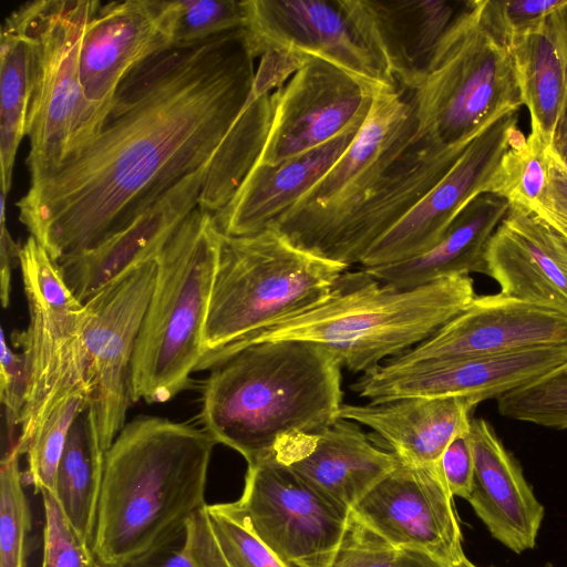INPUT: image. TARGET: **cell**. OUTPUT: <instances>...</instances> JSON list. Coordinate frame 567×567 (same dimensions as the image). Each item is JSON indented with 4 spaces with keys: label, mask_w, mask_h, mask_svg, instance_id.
I'll return each mask as SVG.
<instances>
[{
    "label": "cell",
    "mask_w": 567,
    "mask_h": 567,
    "mask_svg": "<svg viewBox=\"0 0 567 567\" xmlns=\"http://www.w3.org/2000/svg\"><path fill=\"white\" fill-rule=\"evenodd\" d=\"M256 59L241 29L144 62L97 134L30 184L19 220L56 262L122 229L214 159L251 104Z\"/></svg>",
    "instance_id": "cell-1"
},
{
    "label": "cell",
    "mask_w": 567,
    "mask_h": 567,
    "mask_svg": "<svg viewBox=\"0 0 567 567\" xmlns=\"http://www.w3.org/2000/svg\"><path fill=\"white\" fill-rule=\"evenodd\" d=\"M216 441L202 427L143 415L105 453L93 553L125 567L179 539L204 508Z\"/></svg>",
    "instance_id": "cell-2"
},
{
    "label": "cell",
    "mask_w": 567,
    "mask_h": 567,
    "mask_svg": "<svg viewBox=\"0 0 567 567\" xmlns=\"http://www.w3.org/2000/svg\"><path fill=\"white\" fill-rule=\"evenodd\" d=\"M342 364L302 340L251 343L209 365L199 420L216 441L254 464L286 439L321 432L339 419Z\"/></svg>",
    "instance_id": "cell-3"
},
{
    "label": "cell",
    "mask_w": 567,
    "mask_h": 567,
    "mask_svg": "<svg viewBox=\"0 0 567 567\" xmlns=\"http://www.w3.org/2000/svg\"><path fill=\"white\" fill-rule=\"evenodd\" d=\"M475 297L470 275L398 289L367 269L346 270L320 303L221 351L264 341L302 340L332 351L343 368L362 374L433 336Z\"/></svg>",
    "instance_id": "cell-4"
},
{
    "label": "cell",
    "mask_w": 567,
    "mask_h": 567,
    "mask_svg": "<svg viewBox=\"0 0 567 567\" xmlns=\"http://www.w3.org/2000/svg\"><path fill=\"white\" fill-rule=\"evenodd\" d=\"M221 236L213 215L197 206L157 256L133 357L131 401L167 402L200 369Z\"/></svg>",
    "instance_id": "cell-5"
},
{
    "label": "cell",
    "mask_w": 567,
    "mask_h": 567,
    "mask_svg": "<svg viewBox=\"0 0 567 567\" xmlns=\"http://www.w3.org/2000/svg\"><path fill=\"white\" fill-rule=\"evenodd\" d=\"M347 269L296 247L271 226L248 236L223 235L200 369L221 351L323 301Z\"/></svg>",
    "instance_id": "cell-6"
},
{
    "label": "cell",
    "mask_w": 567,
    "mask_h": 567,
    "mask_svg": "<svg viewBox=\"0 0 567 567\" xmlns=\"http://www.w3.org/2000/svg\"><path fill=\"white\" fill-rule=\"evenodd\" d=\"M415 136L466 148L493 121L524 105L509 41L494 28L486 0L467 1L424 82L408 91Z\"/></svg>",
    "instance_id": "cell-7"
},
{
    "label": "cell",
    "mask_w": 567,
    "mask_h": 567,
    "mask_svg": "<svg viewBox=\"0 0 567 567\" xmlns=\"http://www.w3.org/2000/svg\"><path fill=\"white\" fill-rule=\"evenodd\" d=\"M19 265L30 321L14 333L25 363V395L16 446L25 454L28 443L51 410L64 398L90 392L83 339V303L68 287L59 264L29 236Z\"/></svg>",
    "instance_id": "cell-8"
},
{
    "label": "cell",
    "mask_w": 567,
    "mask_h": 567,
    "mask_svg": "<svg viewBox=\"0 0 567 567\" xmlns=\"http://www.w3.org/2000/svg\"><path fill=\"white\" fill-rule=\"evenodd\" d=\"M415 131L409 92L399 86L378 89L370 114L344 153L270 226L296 247L326 259L342 227Z\"/></svg>",
    "instance_id": "cell-9"
},
{
    "label": "cell",
    "mask_w": 567,
    "mask_h": 567,
    "mask_svg": "<svg viewBox=\"0 0 567 567\" xmlns=\"http://www.w3.org/2000/svg\"><path fill=\"white\" fill-rule=\"evenodd\" d=\"M99 0L31 1V87L27 136L30 184L63 161L74 130L82 91L79 60L87 23Z\"/></svg>",
    "instance_id": "cell-10"
},
{
    "label": "cell",
    "mask_w": 567,
    "mask_h": 567,
    "mask_svg": "<svg viewBox=\"0 0 567 567\" xmlns=\"http://www.w3.org/2000/svg\"><path fill=\"white\" fill-rule=\"evenodd\" d=\"M229 504L285 567H331L351 513L274 457L248 465Z\"/></svg>",
    "instance_id": "cell-11"
},
{
    "label": "cell",
    "mask_w": 567,
    "mask_h": 567,
    "mask_svg": "<svg viewBox=\"0 0 567 567\" xmlns=\"http://www.w3.org/2000/svg\"><path fill=\"white\" fill-rule=\"evenodd\" d=\"M156 275L157 257L130 267L83 302L89 406L105 453L125 425L135 346Z\"/></svg>",
    "instance_id": "cell-12"
},
{
    "label": "cell",
    "mask_w": 567,
    "mask_h": 567,
    "mask_svg": "<svg viewBox=\"0 0 567 567\" xmlns=\"http://www.w3.org/2000/svg\"><path fill=\"white\" fill-rule=\"evenodd\" d=\"M171 49L167 0L101 3L81 45L82 103L64 158L97 134L123 81L144 62Z\"/></svg>",
    "instance_id": "cell-13"
},
{
    "label": "cell",
    "mask_w": 567,
    "mask_h": 567,
    "mask_svg": "<svg viewBox=\"0 0 567 567\" xmlns=\"http://www.w3.org/2000/svg\"><path fill=\"white\" fill-rule=\"evenodd\" d=\"M517 112H507L486 126L429 193L370 247L360 265L371 268L421 255L476 196H502L507 153L525 136Z\"/></svg>",
    "instance_id": "cell-14"
},
{
    "label": "cell",
    "mask_w": 567,
    "mask_h": 567,
    "mask_svg": "<svg viewBox=\"0 0 567 567\" xmlns=\"http://www.w3.org/2000/svg\"><path fill=\"white\" fill-rule=\"evenodd\" d=\"M378 89L326 60L306 58L271 95L269 133L256 164L275 165L359 131Z\"/></svg>",
    "instance_id": "cell-15"
},
{
    "label": "cell",
    "mask_w": 567,
    "mask_h": 567,
    "mask_svg": "<svg viewBox=\"0 0 567 567\" xmlns=\"http://www.w3.org/2000/svg\"><path fill=\"white\" fill-rule=\"evenodd\" d=\"M453 495L439 461L395 467L351 509L400 550H417L447 567H477L466 557Z\"/></svg>",
    "instance_id": "cell-16"
},
{
    "label": "cell",
    "mask_w": 567,
    "mask_h": 567,
    "mask_svg": "<svg viewBox=\"0 0 567 567\" xmlns=\"http://www.w3.org/2000/svg\"><path fill=\"white\" fill-rule=\"evenodd\" d=\"M244 28L256 58L268 52L319 58L375 87L398 86L369 48L347 0H246Z\"/></svg>",
    "instance_id": "cell-17"
},
{
    "label": "cell",
    "mask_w": 567,
    "mask_h": 567,
    "mask_svg": "<svg viewBox=\"0 0 567 567\" xmlns=\"http://www.w3.org/2000/svg\"><path fill=\"white\" fill-rule=\"evenodd\" d=\"M566 361L567 344H561L405 365L383 363L363 373L352 390L370 403L415 396H470L481 403L534 382Z\"/></svg>",
    "instance_id": "cell-18"
},
{
    "label": "cell",
    "mask_w": 567,
    "mask_h": 567,
    "mask_svg": "<svg viewBox=\"0 0 567 567\" xmlns=\"http://www.w3.org/2000/svg\"><path fill=\"white\" fill-rule=\"evenodd\" d=\"M561 344H567L566 316L498 292L475 296L433 336L384 363L405 365Z\"/></svg>",
    "instance_id": "cell-19"
},
{
    "label": "cell",
    "mask_w": 567,
    "mask_h": 567,
    "mask_svg": "<svg viewBox=\"0 0 567 567\" xmlns=\"http://www.w3.org/2000/svg\"><path fill=\"white\" fill-rule=\"evenodd\" d=\"M481 274L501 293L567 317V240L533 210L509 208L489 238Z\"/></svg>",
    "instance_id": "cell-20"
},
{
    "label": "cell",
    "mask_w": 567,
    "mask_h": 567,
    "mask_svg": "<svg viewBox=\"0 0 567 567\" xmlns=\"http://www.w3.org/2000/svg\"><path fill=\"white\" fill-rule=\"evenodd\" d=\"M364 41L398 86L415 91L467 4L456 0H347Z\"/></svg>",
    "instance_id": "cell-21"
},
{
    "label": "cell",
    "mask_w": 567,
    "mask_h": 567,
    "mask_svg": "<svg viewBox=\"0 0 567 567\" xmlns=\"http://www.w3.org/2000/svg\"><path fill=\"white\" fill-rule=\"evenodd\" d=\"M210 164L185 176L96 246L58 262L78 300L83 303L130 267L161 254L181 224L198 206Z\"/></svg>",
    "instance_id": "cell-22"
},
{
    "label": "cell",
    "mask_w": 567,
    "mask_h": 567,
    "mask_svg": "<svg viewBox=\"0 0 567 567\" xmlns=\"http://www.w3.org/2000/svg\"><path fill=\"white\" fill-rule=\"evenodd\" d=\"M271 457L349 509L398 463L358 423L344 419L321 432L284 440Z\"/></svg>",
    "instance_id": "cell-23"
},
{
    "label": "cell",
    "mask_w": 567,
    "mask_h": 567,
    "mask_svg": "<svg viewBox=\"0 0 567 567\" xmlns=\"http://www.w3.org/2000/svg\"><path fill=\"white\" fill-rule=\"evenodd\" d=\"M465 148H442L414 135L377 186L342 227L326 259L348 268L413 208L446 174Z\"/></svg>",
    "instance_id": "cell-24"
},
{
    "label": "cell",
    "mask_w": 567,
    "mask_h": 567,
    "mask_svg": "<svg viewBox=\"0 0 567 567\" xmlns=\"http://www.w3.org/2000/svg\"><path fill=\"white\" fill-rule=\"evenodd\" d=\"M468 436L474 476L467 502L505 547L517 554L533 549L545 511L522 466L484 419L472 417Z\"/></svg>",
    "instance_id": "cell-25"
},
{
    "label": "cell",
    "mask_w": 567,
    "mask_h": 567,
    "mask_svg": "<svg viewBox=\"0 0 567 567\" xmlns=\"http://www.w3.org/2000/svg\"><path fill=\"white\" fill-rule=\"evenodd\" d=\"M478 402L470 396L403 398L364 405L342 404L339 419L373 430V440L411 465L439 461L447 445L470 430Z\"/></svg>",
    "instance_id": "cell-26"
},
{
    "label": "cell",
    "mask_w": 567,
    "mask_h": 567,
    "mask_svg": "<svg viewBox=\"0 0 567 567\" xmlns=\"http://www.w3.org/2000/svg\"><path fill=\"white\" fill-rule=\"evenodd\" d=\"M358 132L275 165H254L228 204L213 215L219 231L248 236L268 228L330 169Z\"/></svg>",
    "instance_id": "cell-27"
},
{
    "label": "cell",
    "mask_w": 567,
    "mask_h": 567,
    "mask_svg": "<svg viewBox=\"0 0 567 567\" xmlns=\"http://www.w3.org/2000/svg\"><path fill=\"white\" fill-rule=\"evenodd\" d=\"M508 208L509 202L503 196L478 195L461 210L431 249L394 264L364 269L382 284L398 289L481 272L487 243Z\"/></svg>",
    "instance_id": "cell-28"
},
{
    "label": "cell",
    "mask_w": 567,
    "mask_h": 567,
    "mask_svg": "<svg viewBox=\"0 0 567 567\" xmlns=\"http://www.w3.org/2000/svg\"><path fill=\"white\" fill-rule=\"evenodd\" d=\"M31 1L6 18L0 32L1 192L11 188L18 147L27 135L31 87Z\"/></svg>",
    "instance_id": "cell-29"
},
{
    "label": "cell",
    "mask_w": 567,
    "mask_h": 567,
    "mask_svg": "<svg viewBox=\"0 0 567 567\" xmlns=\"http://www.w3.org/2000/svg\"><path fill=\"white\" fill-rule=\"evenodd\" d=\"M511 47L530 132L549 145L567 107V71L547 20L514 39Z\"/></svg>",
    "instance_id": "cell-30"
},
{
    "label": "cell",
    "mask_w": 567,
    "mask_h": 567,
    "mask_svg": "<svg viewBox=\"0 0 567 567\" xmlns=\"http://www.w3.org/2000/svg\"><path fill=\"white\" fill-rule=\"evenodd\" d=\"M105 452L89 406L73 422L58 466L54 495L78 533L93 547Z\"/></svg>",
    "instance_id": "cell-31"
},
{
    "label": "cell",
    "mask_w": 567,
    "mask_h": 567,
    "mask_svg": "<svg viewBox=\"0 0 567 567\" xmlns=\"http://www.w3.org/2000/svg\"><path fill=\"white\" fill-rule=\"evenodd\" d=\"M183 545L199 567H285L229 503L207 504L192 516Z\"/></svg>",
    "instance_id": "cell-32"
},
{
    "label": "cell",
    "mask_w": 567,
    "mask_h": 567,
    "mask_svg": "<svg viewBox=\"0 0 567 567\" xmlns=\"http://www.w3.org/2000/svg\"><path fill=\"white\" fill-rule=\"evenodd\" d=\"M91 401L90 392H76L61 400L38 427L25 454L28 482L34 492L54 493L58 466L75 419L85 411Z\"/></svg>",
    "instance_id": "cell-33"
},
{
    "label": "cell",
    "mask_w": 567,
    "mask_h": 567,
    "mask_svg": "<svg viewBox=\"0 0 567 567\" xmlns=\"http://www.w3.org/2000/svg\"><path fill=\"white\" fill-rule=\"evenodd\" d=\"M14 445L0 467V567H25L31 512L23 487L20 457Z\"/></svg>",
    "instance_id": "cell-34"
},
{
    "label": "cell",
    "mask_w": 567,
    "mask_h": 567,
    "mask_svg": "<svg viewBox=\"0 0 567 567\" xmlns=\"http://www.w3.org/2000/svg\"><path fill=\"white\" fill-rule=\"evenodd\" d=\"M172 49L196 47L241 30L247 22L246 0L169 1Z\"/></svg>",
    "instance_id": "cell-35"
},
{
    "label": "cell",
    "mask_w": 567,
    "mask_h": 567,
    "mask_svg": "<svg viewBox=\"0 0 567 567\" xmlns=\"http://www.w3.org/2000/svg\"><path fill=\"white\" fill-rule=\"evenodd\" d=\"M496 400L497 410L505 417L567 430V361L534 382Z\"/></svg>",
    "instance_id": "cell-36"
},
{
    "label": "cell",
    "mask_w": 567,
    "mask_h": 567,
    "mask_svg": "<svg viewBox=\"0 0 567 567\" xmlns=\"http://www.w3.org/2000/svg\"><path fill=\"white\" fill-rule=\"evenodd\" d=\"M547 146L530 132L508 151L502 196L511 204L535 210L542 203L548 182Z\"/></svg>",
    "instance_id": "cell-37"
},
{
    "label": "cell",
    "mask_w": 567,
    "mask_h": 567,
    "mask_svg": "<svg viewBox=\"0 0 567 567\" xmlns=\"http://www.w3.org/2000/svg\"><path fill=\"white\" fill-rule=\"evenodd\" d=\"M40 495L44 514L40 567H99L92 546L72 526L54 493Z\"/></svg>",
    "instance_id": "cell-38"
},
{
    "label": "cell",
    "mask_w": 567,
    "mask_h": 567,
    "mask_svg": "<svg viewBox=\"0 0 567 567\" xmlns=\"http://www.w3.org/2000/svg\"><path fill=\"white\" fill-rule=\"evenodd\" d=\"M400 551L351 511L331 567H396Z\"/></svg>",
    "instance_id": "cell-39"
},
{
    "label": "cell",
    "mask_w": 567,
    "mask_h": 567,
    "mask_svg": "<svg viewBox=\"0 0 567 567\" xmlns=\"http://www.w3.org/2000/svg\"><path fill=\"white\" fill-rule=\"evenodd\" d=\"M546 158L547 187L542 203L533 212L567 240V107L546 148Z\"/></svg>",
    "instance_id": "cell-40"
},
{
    "label": "cell",
    "mask_w": 567,
    "mask_h": 567,
    "mask_svg": "<svg viewBox=\"0 0 567 567\" xmlns=\"http://www.w3.org/2000/svg\"><path fill=\"white\" fill-rule=\"evenodd\" d=\"M565 0H486V11L494 28L509 43L539 28Z\"/></svg>",
    "instance_id": "cell-41"
},
{
    "label": "cell",
    "mask_w": 567,
    "mask_h": 567,
    "mask_svg": "<svg viewBox=\"0 0 567 567\" xmlns=\"http://www.w3.org/2000/svg\"><path fill=\"white\" fill-rule=\"evenodd\" d=\"M0 350V400L4 409L8 433V450L16 443V430L20 425L25 395V363L22 353L13 352L1 330Z\"/></svg>",
    "instance_id": "cell-42"
},
{
    "label": "cell",
    "mask_w": 567,
    "mask_h": 567,
    "mask_svg": "<svg viewBox=\"0 0 567 567\" xmlns=\"http://www.w3.org/2000/svg\"><path fill=\"white\" fill-rule=\"evenodd\" d=\"M439 465L453 496L468 499L474 476V457L468 431L457 435L444 450Z\"/></svg>",
    "instance_id": "cell-43"
},
{
    "label": "cell",
    "mask_w": 567,
    "mask_h": 567,
    "mask_svg": "<svg viewBox=\"0 0 567 567\" xmlns=\"http://www.w3.org/2000/svg\"><path fill=\"white\" fill-rule=\"evenodd\" d=\"M8 194H0V288L1 303L7 308L10 302L11 271L13 261L19 259L21 246L14 241L6 226V204Z\"/></svg>",
    "instance_id": "cell-44"
},
{
    "label": "cell",
    "mask_w": 567,
    "mask_h": 567,
    "mask_svg": "<svg viewBox=\"0 0 567 567\" xmlns=\"http://www.w3.org/2000/svg\"><path fill=\"white\" fill-rule=\"evenodd\" d=\"M183 536L162 549L125 567H199L185 549Z\"/></svg>",
    "instance_id": "cell-45"
},
{
    "label": "cell",
    "mask_w": 567,
    "mask_h": 567,
    "mask_svg": "<svg viewBox=\"0 0 567 567\" xmlns=\"http://www.w3.org/2000/svg\"><path fill=\"white\" fill-rule=\"evenodd\" d=\"M547 22L567 71V0L548 17Z\"/></svg>",
    "instance_id": "cell-46"
},
{
    "label": "cell",
    "mask_w": 567,
    "mask_h": 567,
    "mask_svg": "<svg viewBox=\"0 0 567 567\" xmlns=\"http://www.w3.org/2000/svg\"><path fill=\"white\" fill-rule=\"evenodd\" d=\"M396 567H447L433 556L417 550H401Z\"/></svg>",
    "instance_id": "cell-47"
},
{
    "label": "cell",
    "mask_w": 567,
    "mask_h": 567,
    "mask_svg": "<svg viewBox=\"0 0 567 567\" xmlns=\"http://www.w3.org/2000/svg\"><path fill=\"white\" fill-rule=\"evenodd\" d=\"M491 567H498V566H491ZM542 567H554V566L551 564H546V565H544Z\"/></svg>",
    "instance_id": "cell-48"
}]
</instances>
